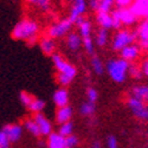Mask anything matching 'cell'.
I'll use <instances>...</instances> for the list:
<instances>
[{"instance_id": "obj_1", "label": "cell", "mask_w": 148, "mask_h": 148, "mask_svg": "<svg viewBox=\"0 0 148 148\" xmlns=\"http://www.w3.org/2000/svg\"><path fill=\"white\" fill-rule=\"evenodd\" d=\"M12 38L16 40H24L30 45H34L39 40V25L33 19L25 18L16 24L12 30Z\"/></svg>"}, {"instance_id": "obj_2", "label": "cell", "mask_w": 148, "mask_h": 148, "mask_svg": "<svg viewBox=\"0 0 148 148\" xmlns=\"http://www.w3.org/2000/svg\"><path fill=\"white\" fill-rule=\"evenodd\" d=\"M52 64L57 71L56 81L63 88H66L68 85L75 79L77 76V69L75 65H72L70 62H68L60 53H55L51 56Z\"/></svg>"}, {"instance_id": "obj_3", "label": "cell", "mask_w": 148, "mask_h": 148, "mask_svg": "<svg viewBox=\"0 0 148 148\" xmlns=\"http://www.w3.org/2000/svg\"><path fill=\"white\" fill-rule=\"evenodd\" d=\"M129 70V63L127 60L119 58H112L107 62L106 64V71L108 72L109 77L112 78L115 83H123L127 79Z\"/></svg>"}, {"instance_id": "obj_4", "label": "cell", "mask_w": 148, "mask_h": 148, "mask_svg": "<svg viewBox=\"0 0 148 148\" xmlns=\"http://www.w3.org/2000/svg\"><path fill=\"white\" fill-rule=\"evenodd\" d=\"M135 40H136L135 31H130L128 29H120L113 37V42H112L113 50L116 52H120L126 46L134 44Z\"/></svg>"}, {"instance_id": "obj_5", "label": "cell", "mask_w": 148, "mask_h": 148, "mask_svg": "<svg viewBox=\"0 0 148 148\" xmlns=\"http://www.w3.org/2000/svg\"><path fill=\"white\" fill-rule=\"evenodd\" d=\"M72 26H73V24L68 18L62 19V20L52 24L51 26H49V29L46 30V36L55 40L58 38H63L69 32H71Z\"/></svg>"}, {"instance_id": "obj_6", "label": "cell", "mask_w": 148, "mask_h": 148, "mask_svg": "<svg viewBox=\"0 0 148 148\" xmlns=\"http://www.w3.org/2000/svg\"><path fill=\"white\" fill-rule=\"evenodd\" d=\"M127 106L132 112V114L138 120L148 121V106H147V103L129 96L128 101H127Z\"/></svg>"}, {"instance_id": "obj_7", "label": "cell", "mask_w": 148, "mask_h": 148, "mask_svg": "<svg viewBox=\"0 0 148 148\" xmlns=\"http://www.w3.org/2000/svg\"><path fill=\"white\" fill-rule=\"evenodd\" d=\"M112 13L120 20L122 26H132L135 23H138V17L133 13L130 7H125V8H116Z\"/></svg>"}, {"instance_id": "obj_8", "label": "cell", "mask_w": 148, "mask_h": 148, "mask_svg": "<svg viewBox=\"0 0 148 148\" xmlns=\"http://www.w3.org/2000/svg\"><path fill=\"white\" fill-rule=\"evenodd\" d=\"M87 7H88L87 0H72L68 19L73 24V25H75V23L77 21V19L83 17V14L85 13Z\"/></svg>"}, {"instance_id": "obj_9", "label": "cell", "mask_w": 148, "mask_h": 148, "mask_svg": "<svg viewBox=\"0 0 148 148\" xmlns=\"http://www.w3.org/2000/svg\"><path fill=\"white\" fill-rule=\"evenodd\" d=\"M23 126L20 123H8L3 128V133L6 135L8 141L12 142H18L23 136Z\"/></svg>"}, {"instance_id": "obj_10", "label": "cell", "mask_w": 148, "mask_h": 148, "mask_svg": "<svg viewBox=\"0 0 148 148\" xmlns=\"http://www.w3.org/2000/svg\"><path fill=\"white\" fill-rule=\"evenodd\" d=\"M141 51L142 50L140 49V46L134 43V44H130V45L126 46L125 49H122L119 53H120V57L122 59L127 60L128 63H134V62L140 57Z\"/></svg>"}, {"instance_id": "obj_11", "label": "cell", "mask_w": 148, "mask_h": 148, "mask_svg": "<svg viewBox=\"0 0 148 148\" xmlns=\"http://www.w3.org/2000/svg\"><path fill=\"white\" fill-rule=\"evenodd\" d=\"M136 33V40H139V46L141 50L148 51V23L143 20L139 24L138 29L135 30Z\"/></svg>"}, {"instance_id": "obj_12", "label": "cell", "mask_w": 148, "mask_h": 148, "mask_svg": "<svg viewBox=\"0 0 148 148\" xmlns=\"http://www.w3.org/2000/svg\"><path fill=\"white\" fill-rule=\"evenodd\" d=\"M33 120L36 121L37 126L39 128L40 136H49V135L52 133V123L46 119V116L43 113L34 114Z\"/></svg>"}, {"instance_id": "obj_13", "label": "cell", "mask_w": 148, "mask_h": 148, "mask_svg": "<svg viewBox=\"0 0 148 148\" xmlns=\"http://www.w3.org/2000/svg\"><path fill=\"white\" fill-rule=\"evenodd\" d=\"M38 44H39V49L42 50V52L46 56H52L56 53V50H57V43L55 39L50 38L47 36H44V37H40L39 40H38Z\"/></svg>"}, {"instance_id": "obj_14", "label": "cell", "mask_w": 148, "mask_h": 148, "mask_svg": "<svg viewBox=\"0 0 148 148\" xmlns=\"http://www.w3.org/2000/svg\"><path fill=\"white\" fill-rule=\"evenodd\" d=\"M65 45L70 52L76 53L79 49L82 47V38L78 32H69L65 36Z\"/></svg>"}, {"instance_id": "obj_15", "label": "cell", "mask_w": 148, "mask_h": 148, "mask_svg": "<svg viewBox=\"0 0 148 148\" xmlns=\"http://www.w3.org/2000/svg\"><path fill=\"white\" fill-rule=\"evenodd\" d=\"M52 101L55 103V106L57 108H62L69 106V101H70V96H69V91L66 88L60 87L59 89H57L53 95H52Z\"/></svg>"}, {"instance_id": "obj_16", "label": "cell", "mask_w": 148, "mask_h": 148, "mask_svg": "<svg viewBox=\"0 0 148 148\" xmlns=\"http://www.w3.org/2000/svg\"><path fill=\"white\" fill-rule=\"evenodd\" d=\"M130 97L136 98L145 103L148 102V85L147 84H136L130 90Z\"/></svg>"}, {"instance_id": "obj_17", "label": "cell", "mask_w": 148, "mask_h": 148, "mask_svg": "<svg viewBox=\"0 0 148 148\" xmlns=\"http://www.w3.org/2000/svg\"><path fill=\"white\" fill-rule=\"evenodd\" d=\"M130 10L138 18H145L148 13V0H134Z\"/></svg>"}, {"instance_id": "obj_18", "label": "cell", "mask_w": 148, "mask_h": 148, "mask_svg": "<svg viewBox=\"0 0 148 148\" xmlns=\"http://www.w3.org/2000/svg\"><path fill=\"white\" fill-rule=\"evenodd\" d=\"M72 114H73V110H72L71 106H65V107L58 108L56 112V122L58 123V126L62 125V123L70 122Z\"/></svg>"}, {"instance_id": "obj_19", "label": "cell", "mask_w": 148, "mask_h": 148, "mask_svg": "<svg viewBox=\"0 0 148 148\" xmlns=\"http://www.w3.org/2000/svg\"><path fill=\"white\" fill-rule=\"evenodd\" d=\"M96 23L100 29L110 30L113 29V17L112 13H104V12H98L96 14Z\"/></svg>"}, {"instance_id": "obj_20", "label": "cell", "mask_w": 148, "mask_h": 148, "mask_svg": "<svg viewBox=\"0 0 148 148\" xmlns=\"http://www.w3.org/2000/svg\"><path fill=\"white\" fill-rule=\"evenodd\" d=\"M47 147L49 148H66L65 138L60 136L58 133H51L47 136Z\"/></svg>"}, {"instance_id": "obj_21", "label": "cell", "mask_w": 148, "mask_h": 148, "mask_svg": "<svg viewBox=\"0 0 148 148\" xmlns=\"http://www.w3.org/2000/svg\"><path fill=\"white\" fill-rule=\"evenodd\" d=\"M23 128L27 130L32 136L34 138H40V132H39V128L38 126H37V123L33 119H26V120H24L23 122Z\"/></svg>"}, {"instance_id": "obj_22", "label": "cell", "mask_w": 148, "mask_h": 148, "mask_svg": "<svg viewBox=\"0 0 148 148\" xmlns=\"http://www.w3.org/2000/svg\"><path fill=\"white\" fill-rule=\"evenodd\" d=\"M108 39H109V32L108 30L104 29H98V31L96 32L95 36V45L98 47H104L108 44Z\"/></svg>"}, {"instance_id": "obj_23", "label": "cell", "mask_w": 148, "mask_h": 148, "mask_svg": "<svg viewBox=\"0 0 148 148\" xmlns=\"http://www.w3.org/2000/svg\"><path fill=\"white\" fill-rule=\"evenodd\" d=\"M90 63H91V68H92L94 72L96 73L97 76L103 75L104 71H106V65L103 64V62L101 60L100 57H98L97 55H92V56H91Z\"/></svg>"}, {"instance_id": "obj_24", "label": "cell", "mask_w": 148, "mask_h": 148, "mask_svg": "<svg viewBox=\"0 0 148 148\" xmlns=\"http://www.w3.org/2000/svg\"><path fill=\"white\" fill-rule=\"evenodd\" d=\"M92 32V25L91 21L88 19H84L79 25H78V33L81 36V38H85V37H91Z\"/></svg>"}, {"instance_id": "obj_25", "label": "cell", "mask_w": 148, "mask_h": 148, "mask_svg": "<svg viewBox=\"0 0 148 148\" xmlns=\"http://www.w3.org/2000/svg\"><path fill=\"white\" fill-rule=\"evenodd\" d=\"M45 108V101H43L42 98H37L33 97V100L31 102V104L27 107V109L33 114H38V113H43V110Z\"/></svg>"}, {"instance_id": "obj_26", "label": "cell", "mask_w": 148, "mask_h": 148, "mask_svg": "<svg viewBox=\"0 0 148 148\" xmlns=\"http://www.w3.org/2000/svg\"><path fill=\"white\" fill-rule=\"evenodd\" d=\"M115 5L114 0H97V12H104V13H112L113 6Z\"/></svg>"}, {"instance_id": "obj_27", "label": "cell", "mask_w": 148, "mask_h": 148, "mask_svg": "<svg viewBox=\"0 0 148 148\" xmlns=\"http://www.w3.org/2000/svg\"><path fill=\"white\" fill-rule=\"evenodd\" d=\"M79 113L83 116H88V117L92 116L96 113V104L91 103V102H88V101L84 102L79 108Z\"/></svg>"}, {"instance_id": "obj_28", "label": "cell", "mask_w": 148, "mask_h": 148, "mask_svg": "<svg viewBox=\"0 0 148 148\" xmlns=\"http://www.w3.org/2000/svg\"><path fill=\"white\" fill-rule=\"evenodd\" d=\"M57 133L63 138L70 136L71 134H73V123L71 121L62 123V125H59V127H58V132Z\"/></svg>"}, {"instance_id": "obj_29", "label": "cell", "mask_w": 148, "mask_h": 148, "mask_svg": "<svg viewBox=\"0 0 148 148\" xmlns=\"http://www.w3.org/2000/svg\"><path fill=\"white\" fill-rule=\"evenodd\" d=\"M82 46L84 47L85 52L88 55L92 56L95 55V42L92 39V37H85V38H82Z\"/></svg>"}, {"instance_id": "obj_30", "label": "cell", "mask_w": 148, "mask_h": 148, "mask_svg": "<svg viewBox=\"0 0 148 148\" xmlns=\"http://www.w3.org/2000/svg\"><path fill=\"white\" fill-rule=\"evenodd\" d=\"M128 75L133 77L134 79H141L143 77V73L141 71V68L134 63H129V70H128Z\"/></svg>"}, {"instance_id": "obj_31", "label": "cell", "mask_w": 148, "mask_h": 148, "mask_svg": "<svg viewBox=\"0 0 148 148\" xmlns=\"http://www.w3.org/2000/svg\"><path fill=\"white\" fill-rule=\"evenodd\" d=\"M33 5L43 12H47L51 8V0H34Z\"/></svg>"}, {"instance_id": "obj_32", "label": "cell", "mask_w": 148, "mask_h": 148, "mask_svg": "<svg viewBox=\"0 0 148 148\" xmlns=\"http://www.w3.org/2000/svg\"><path fill=\"white\" fill-rule=\"evenodd\" d=\"M32 100H33V96H32L31 94H29L27 91H21V92L19 94V101H20V103H21L24 107L27 108V107L31 104Z\"/></svg>"}, {"instance_id": "obj_33", "label": "cell", "mask_w": 148, "mask_h": 148, "mask_svg": "<svg viewBox=\"0 0 148 148\" xmlns=\"http://www.w3.org/2000/svg\"><path fill=\"white\" fill-rule=\"evenodd\" d=\"M78 143H79V139L75 134H71L70 136L65 138V147L66 148H76L78 146Z\"/></svg>"}, {"instance_id": "obj_34", "label": "cell", "mask_w": 148, "mask_h": 148, "mask_svg": "<svg viewBox=\"0 0 148 148\" xmlns=\"http://www.w3.org/2000/svg\"><path fill=\"white\" fill-rule=\"evenodd\" d=\"M87 98H88V102H91V103L96 104V102L98 100V91L95 88L89 87L87 89Z\"/></svg>"}, {"instance_id": "obj_35", "label": "cell", "mask_w": 148, "mask_h": 148, "mask_svg": "<svg viewBox=\"0 0 148 148\" xmlns=\"http://www.w3.org/2000/svg\"><path fill=\"white\" fill-rule=\"evenodd\" d=\"M107 148H119V140L115 135H109L106 140Z\"/></svg>"}, {"instance_id": "obj_36", "label": "cell", "mask_w": 148, "mask_h": 148, "mask_svg": "<svg viewBox=\"0 0 148 148\" xmlns=\"http://www.w3.org/2000/svg\"><path fill=\"white\" fill-rule=\"evenodd\" d=\"M134 0H114L115 5L117 8H125V7H130Z\"/></svg>"}, {"instance_id": "obj_37", "label": "cell", "mask_w": 148, "mask_h": 148, "mask_svg": "<svg viewBox=\"0 0 148 148\" xmlns=\"http://www.w3.org/2000/svg\"><path fill=\"white\" fill-rule=\"evenodd\" d=\"M11 142L6 138V135L3 133V130H0V148H10Z\"/></svg>"}, {"instance_id": "obj_38", "label": "cell", "mask_w": 148, "mask_h": 148, "mask_svg": "<svg viewBox=\"0 0 148 148\" xmlns=\"http://www.w3.org/2000/svg\"><path fill=\"white\" fill-rule=\"evenodd\" d=\"M141 71L143 73V77H147L148 78V56H146L142 60V63H141Z\"/></svg>"}, {"instance_id": "obj_39", "label": "cell", "mask_w": 148, "mask_h": 148, "mask_svg": "<svg viewBox=\"0 0 148 148\" xmlns=\"http://www.w3.org/2000/svg\"><path fill=\"white\" fill-rule=\"evenodd\" d=\"M91 148H102V143H101V141H98V140L94 141V142L91 143Z\"/></svg>"}, {"instance_id": "obj_40", "label": "cell", "mask_w": 148, "mask_h": 148, "mask_svg": "<svg viewBox=\"0 0 148 148\" xmlns=\"http://www.w3.org/2000/svg\"><path fill=\"white\" fill-rule=\"evenodd\" d=\"M24 1H25L26 4H31V5H33V1H34V0H24Z\"/></svg>"}, {"instance_id": "obj_41", "label": "cell", "mask_w": 148, "mask_h": 148, "mask_svg": "<svg viewBox=\"0 0 148 148\" xmlns=\"http://www.w3.org/2000/svg\"><path fill=\"white\" fill-rule=\"evenodd\" d=\"M145 20H146V21H147V23H148V13H147V14H146V17H145Z\"/></svg>"}]
</instances>
